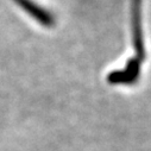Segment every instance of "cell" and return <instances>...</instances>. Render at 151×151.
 <instances>
[{"instance_id":"6da1fadb","label":"cell","mask_w":151,"mask_h":151,"mask_svg":"<svg viewBox=\"0 0 151 151\" xmlns=\"http://www.w3.org/2000/svg\"><path fill=\"white\" fill-rule=\"evenodd\" d=\"M142 1L143 0H132L131 3V26H132V44L136 50V56L140 62L145 61V47L144 35L142 26Z\"/></svg>"},{"instance_id":"7a4b0ae2","label":"cell","mask_w":151,"mask_h":151,"mask_svg":"<svg viewBox=\"0 0 151 151\" xmlns=\"http://www.w3.org/2000/svg\"><path fill=\"white\" fill-rule=\"evenodd\" d=\"M140 68H142V62L137 57L129 58V61L126 62L123 69H117L108 73L107 82L109 85L132 86L140 78Z\"/></svg>"},{"instance_id":"3957f363","label":"cell","mask_w":151,"mask_h":151,"mask_svg":"<svg viewBox=\"0 0 151 151\" xmlns=\"http://www.w3.org/2000/svg\"><path fill=\"white\" fill-rule=\"evenodd\" d=\"M12 1L19 6L25 13H27L31 18H33L40 25L44 27H52L56 24V17L48 11L47 9H43L33 0H12Z\"/></svg>"}]
</instances>
